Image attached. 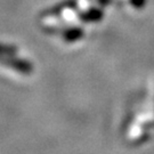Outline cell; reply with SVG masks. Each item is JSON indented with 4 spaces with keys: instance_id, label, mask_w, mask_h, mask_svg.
<instances>
[{
    "instance_id": "1",
    "label": "cell",
    "mask_w": 154,
    "mask_h": 154,
    "mask_svg": "<svg viewBox=\"0 0 154 154\" xmlns=\"http://www.w3.org/2000/svg\"><path fill=\"white\" fill-rule=\"evenodd\" d=\"M34 66L30 58L13 45L0 42V71L13 78H29Z\"/></svg>"
}]
</instances>
